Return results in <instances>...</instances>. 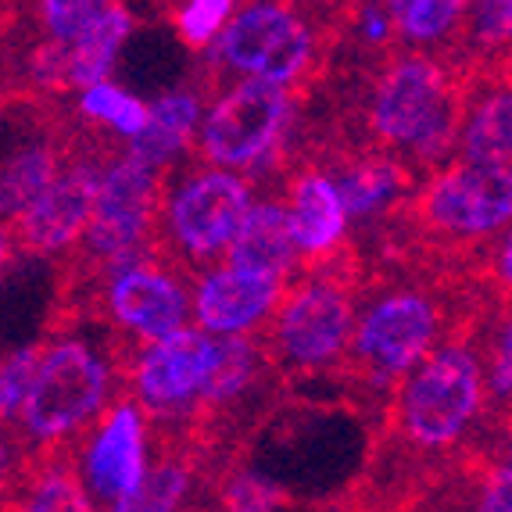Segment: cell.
I'll return each mask as SVG.
<instances>
[{"mask_svg":"<svg viewBox=\"0 0 512 512\" xmlns=\"http://www.w3.org/2000/svg\"><path fill=\"white\" fill-rule=\"evenodd\" d=\"M208 491H212L219 512H287L294 505L291 491H283L269 477L251 470V459L230 462L208 484Z\"/></svg>","mask_w":512,"mask_h":512,"instance_id":"cell-16","label":"cell"},{"mask_svg":"<svg viewBox=\"0 0 512 512\" xmlns=\"http://www.w3.org/2000/svg\"><path fill=\"white\" fill-rule=\"evenodd\" d=\"M79 119L97 122V126H111L122 137H140L147 126V104L140 97L126 94L119 86L97 83L90 90H83V101H79Z\"/></svg>","mask_w":512,"mask_h":512,"instance_id":"cell-17","label":"cell"},{"mask_svg":"<svg viewBox=\"0 0 512 512\" xmlns=\"http://www.w3.org/2000/svg\"><path fill=\"white\" fill-rule=\"evenodd\" d=\"M144 412L133 402H119L115 409H108L101 416L90 441H86V495L90 505H119L122 498H129L144 480Z\"/></svg>","mask_w":512,"mask_h":512,"instance_id":"cell-8","label":"cell"},{"mask_svg":"<svg viewBox=\"0 0 512 512\" xmlns=\"http://www.w3.org/2000/svg\"><path fill=\"white\" fill-rule=\"evenodd\" d=\"M137 26V18L126 4L119 0H104V11L97 15V22L79 36L76 43H69V86L72 90H90L108 76L115 51L122 47V40L129 36V29Z\"/></svg>","mask_w":512,"mask_h":512,"instance_id":"cell-15","label":"cell"},{"mask_svg":"<svg viewBox=\"0 0 512 512\" xmlns=\"http://www.w3.org/2000/svg\"><path fill=\"white\" fill-rule=\"evenodd\" d=\"M226 269L248 276H273L291 280L298 269V248L291 240V222L280 197H269L262 205H251L240 219L237 233L226 244Z\"/></svg>","mask_w":512,"mask_h":512,"instance_id":"cell-12","label":"cell"},{"mask_svg":"<svg viewBox=\"0 0 512 512\" xmlns=\"http://www.w3.org/2000/svg\"><path fill=\"white\" fill-rule=\"evenodd\" d=\"M237 11L233 0H187V4H169L165 15H169L172 29H176V40L194 54H205L208 43L215 40V33L222 29V22Z\"/></svg>","mask_w":512,"mask_h":512,"instance_id":"cell-18","label":"cell"},{"mask_svg":"<svg viewBox=\"0 0 512 512\" xmlns=\"http://www.w3.org/2000/svg\"><path fill=\"white\" fill-rule=\"evenodd\" d=\"M280 298H283V280L219 269V273L201 276L194 312H197V323L205 326V330L248 333L262 319L273 316Z\"/></svg>","mask_w":512,"mask_h":512,"instance_id":"cell-11","label":"cell"},{"mask_svg":"<svg viewBox=\"0 0 512 512\" xmlns=\"http://www.w3.org/2000/svg\"><path fill=\"white\" fill-rule=\"evenodd\" d=\"M101 11L104 0H43V4H33V18L40 33L54 43H65V47L94 26Z\"/></svg>","mask_w":512,"mask_h":512,"instance_id":"cell-19","label":"cell"},{"mask_svg":"<svg viewBox=\"0 0 512 512\" xmlns=\"http://www.w3.org/2000/svg\"><path fill=\"white\" fill-rule=\"evenodd\" d=\"M212 366V341L201 330H176L151 344L133 369V398L151 419L187 416ZM137 405V409H140Z\"/></svg>","mask_w":512,"mask_h":512,"instance_id":"cell-7","label":"cell"},{"mask_svg":"<svg viewBox=\"0 0 512 512\" xmlns=\"http://www.w3.org/2000/svg\"><path fill=\"white\" fill-rule=\"evenodd\" d=\"M40 355H43V341H36L29 348L11 351L8 359H0V427H15L22 402H26L29 387H33Z\"/></svg>","mask_w":512,"mask_h":512,"instance_id":"cell-20","label":"cell"},{"mask_svg":"<svg viewBox=\"0 0 512 512\" xmlns=\"http://www.w3.org/2000/svg\"><path fill=\"white\" fill-rule=\"evenodd\" d=\"M129 402V384L111 369L108 355L76 337L43 341L40 366L15 427L33 452L86 444L108 409Z\"/></svg>","mask_w":512,"mask_h":512,"instance_id":"cell-2","label":"cell"},{"mask_svg":"<svg viewBox=\"0 0 512 512\" xmlns=\"http://www.w3.org/2000/svg\"><path fill=\"white\" fill-rule=\"evenodd\" d=\"M172 187V165H151L122 151L97 183V201L83 237L69 255L86 262H104L133 248L165 226V197Z\"/></svg>","mask_w":512,"mask_h":512,"instance_id":"cell-4","label":"cell"},{"mask_svg":"<svg viewBox=\"0 0 512 512\" xmlns=\"http://www.w3.org/2000/svg\"><path fill=\"white\" fill-rule=\"evenodd\" d=\"M190 276H194L190 265L176 255V248L165 237L151 258L126 273L108 276L97 287L86 323H101L104 333L115 341L151 348L169 333L183 330Z\"/></svg>","mask_w":512,"mask_h":512,"instance_id":"cell-3","label":"cell"},{"mask_svg":"<svg viewBox=\"0 0 512 512\" xmlns=\"http://www.w3.org/2000/svg\"><path fill=\"white\" fill-rule=\"evenodd\" d=\"M298 104L301 101L287 86L248 79V83L233 86L226 97L212 101V111L201 122V133H197L190 154L208 165L251 169L280 144Z\"/></svg>","mask_w":512,"mask_h":512,"instance_id":"cell-5","label":"cell"},{"mask_svg":"<svg viewBox=\"0 0 512 512\" xmlns=\"http://www.w3.org/2000/svg\"><path fill=\"white\" fill-rule=\"evenodd\" d=\"M11 512H33V509H29V502H22V505H15Z\"/></svg>","mask_w":512,"mask_h":512,"instance_id":"cell-22","label":"cell"},{"mask_svg":"<svg viewBox=\"0 0 512 512\" xmlns=\"http://www.w3.org/2000/svg\"><path fill=\"white\" fill-rule=\"evenodd\" d=\"M477 330L455 333L444 344H437L394 384L373 423L376 444H387L427 473H444L452 470L459 455L466 452V444L477 437L480 423L491 427L477 355Z\"/></svg>","mask_w":512,"mask_h":512,"instance_id":"cell-1","label":"cell"},{"mask_svg":"<svg viewBox=\"0 0 512 512\" xmlns=\"http://www.w3.org/2000/svg\"><path fill=\"white\" fill-rule=\"evenodd\" d=\"M512 97H509V65L480 72L473 79L470 104L459 133V162L484 172H509L512 165Z\"/></svg>","mask_w":512,"mask_h":512,"instance_id":"cell-10","label":"cell"},{"mask_svg":"<svg viewBox=\"0 0 512 512\" xmlns=\"http://www.w3.org/2000/svg\"><path fill=\"white\" fill-rule=\"evenodd\" d=\"M11 258V251H8V240H4V233H0V269H4V262Z\"/></svg>","mask_w":512,"mask_h":512,"instance_id":"cell-21","label":"cell"},{"mask_svg":"<svg viewBox=\"0 0 512 512\" xmlns=\"http://www.w3.org/2000/svg\"><path fill=\"white\" fill-rule=\"evenodd\" d=\"M197 111H201V101H197L194 90L162 94L147 108L144 133L129 140L126 151L137 154V158H144V162H151V165H169L183 147H190V133H194V126H197Z\"/></svg>","mask_w":512,"mask_h":512,"instance_id":"cell-14","label":"cell"},{"mask_svg":"<svg viewBox=\"0 0 512 512\" xmlns=\"http://www.w3.org/2000/svg\"><path fill=\"white\" fill-rule=\"evenodd\" d=\"M144 430L151 434L154 462L151 470H144L137 491L122 498L115 512H172L197 477V455L187 444L180 419H151Z\"/></svg>","mask_w":512,"mask_h":512,"instance_id":"cell-13","label":"cell"},{"mask_svg":"<svg viewBox=\"0 0 512 512\" xmlns=\"http://www.w3.org/2000/svg\"><path fill=\"white\" fill-rule=\"evenodd\" d=\"M251 208V180L233 172H201L169 205L165 237L176 255L190 265V273H201L222 248L233 240L240 219Z\"/></svg>","mask_w":512,"mask_h":512,"instance_id":"cell-6","label":"cell"},{"mask_svg":"<svg viewBox=\"0 0 512 512\" xmlns=\"http://www.w3.org/2000/svg\"><path fill=\"white\" fill-rule=\"evenodd\" d=\"M273 176L283 183V194H287L283 208H287L291 240L298 248V265L330 255L348 237V219H344L341 197L333 183L298 154H280Z\"/></svg>","mask_w":512,"mask_h":512,"instance_id":"cell-9","label":"cell"}]
</instances>
